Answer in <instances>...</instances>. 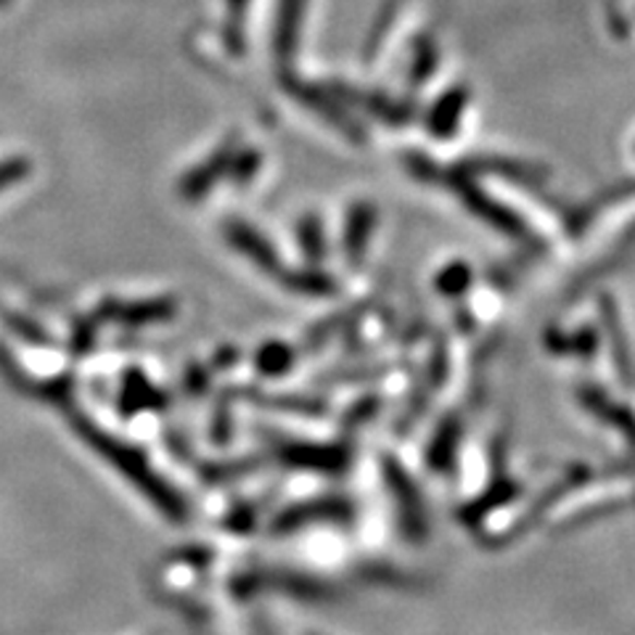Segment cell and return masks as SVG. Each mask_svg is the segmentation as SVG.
<instances>
[{
    "label": "cell",
    "mask_w": 635,
    "mask_h": 635,
    "mask_svg": "<svg viewBox=\"0 0 635 635\" xmlns=\"http://www.w3.org/2000/svg\"><path fill=\"white\" fill-rule=\"evenodd\" d=\"M33 172V162L27 157H9L0 162V191L16 186Z\"/></svg>",
    "instance_id": "obj_13"
},
{
    "label": "cell",
    "mask_w": 635,
    "mask_h": 635,
    "mask_svg": "<svg viewBox=\"0 0 635 635\" xmlns=\"http://www.w3.org/2000/svg\"><path fill=\"white\" fill-rule=\"evenodd\" d=\"M466 286H468V268H464L461 262L450 265V268H445L440 273V289H442V292L459 294V292H464Z\"/></svg>",
    "instance_id": "obj_14"
},
{
    "label": "cell",
    "mask_w": 635,
    "mask_h": 635,
    "mask_svg": "<svg viewBox=\"0 0 635 635\" xmlns=\"http://www.w3.org/2000/svg\"><path fill=\"white\" fill-rule=\"evenodd\" d=\"M225 3H228V14H231V20L228 22L242 24L246 9H249V0H225Z\"/></svg>",
    "instance_id": "obj_15"
},
{
    "label": "cell",
    "mask_w": 635,
    "mask_h": 635,
    "mask_svg": "<svg viewBox=\"0 0 635 635\" xmlns=\"http://www.w3.org/2000/svg\"><path fill=\"white\" fill-rule=\"evenodd\" d=\"M223 236L225 242L233 246L236 252H242L249 262H255L257 268L265 270V273H279L281 270V257L279 249L257 231L255 225L244 223V220H228L223 225Z\"/></svg>",
    "instance_id": "obj_3"
},
{
    "label": "cell",
    "mask_w": 635,
    "mask_h": 635,
    "mask_svg": "<svg viewBox=\"0 0 635 635\" xmlns=\"http://www.w3.org/2000/svg\"><path fill=\"white\" fill-rule=\"evenodd\" d=\"M281 281L286 289L307 294V297H331L337 292V281L318 268L289 270V273L281 276Z\"/></svg>",
    "instance_id": "obj_8"
},
{
    "label": "cell",
    "mask_w": 635,
    "mask_h": 635,
    "mask_svg": "<svg viewBox=\"0 0 635 635\" xmlns=\"http://www.w3.org/2000/svg\"><path fill=\"white\" fill-rule=\"evenodd\" d=\"M305 11L307 0H279V14H276L273 27V53L281 64H289L297 53Z\"/></svg>",
    "instance_id": "obj_5"
},
{
    "label": "cell",
    "mask_w": 635,
    "mask_h": 635,
    "mask_svg": "<svg viewBox=\"0 0 635 635\" xmlns=\"http://www.w3.org/2000/svg\"><path fill=\"white\" fill-rule=\"evenodd\" d=\"M239 149L236 138H228L225 144H220L218 149L209 154L207 159H202L196 168H191L186 175L178 183V194H181L183 202H202L205 196L212 194V188L218 186L223 178H228V170H231V159Z\"/></svg>",
    "instance_id": "obj_2"
},
{
    "label": "cell",
    "mask_w": 635,
    "mask_h": 635,
    "mask_svg": "<svg viewBox=\"0 0 635 635\" xmlns=\"http://www.w3.org/2000/svg\"><path fill=\"white\" fill-rule=\"evenodd\" d=\"M257 366L265 374H283L292 366V350L281 342H270L257 353Z\"/></svg>",
    "instance_id": "obj_12"
},
{
    "label": "cell",
    "mask_w": 635,
    "mask_h": 635,
    "mask_svg": "<svg viewBox=\"0 0 635 635\" xmlns=\"http://www.w3.org/2000/svg\"><path fill=\"white\" fill-rule=\"evenodd\" d=\"M262 168V154L257 149H236L231 159V170H228V178H231L236 186H246L257 178V172Z\"/></svg>",
    "instance_id": "obj_11"
},
{
    "label": "cell",
    "mask_w": 635,
    "mask_h": 635,
    "mask_svg": "<svg viewBox=\"0 0 635 635\" xmlns=\"http://www.w3.org/2000/svg\"><path fill=\"white\" fill-rule=\"evenodd\" d=\"M281 83H283V88H286L289 96H294L300 103H305L310 112L323 117V120L329 122L331 127H337L339 133L347 135L350 141L366 138V133L361 131V125H357L355 117L347 112V103H344L342 98H339L331 88H318V85L305 83V80L292 77V75H283Z\"/></svg>",
    "instance_id": "obj_1"
},
{
    "label": "cell",
    "mask_w": 635,
    "mask_h": 635,
    "mask_svg": "<svg viewBox=\"0 0 635 635\" xmlns=\"http://www.w3.org/2000/svg\"><path fill=\"white\" fill-rule=\"evenodd\" d=\"M297 242H300L302 255H305V260L310 265H318L326 260V249H329V246H326L323 220H320L316 212H307L300 218Z\"/></svg>",
    "instance_id": "obj_9"
},
{
    "label": "cell",
    "mask_w": 635,
    "mask_h": 635,
    "mask_svg": "<svg viewBox=\"0 0 635 635\" xmlns=\"http://www.w3.org/2000/svg\"><path fill=\"white\" fill-rule=\"evenodd\" d=\"M437 70V46L431 38H418L416 40V51H413V61H411V72H408V80L411 85L416 88V85L427 83L431 77V72Z\"/></svg>",
    "instance_id": "obj_10"
},
{
    "label": "cell",
    "mask_w": 635,
    "mask_h": 635,
    "mask_svg": "<svg viewBox=\"0 0 635 635\" xmlns=\"http://www.w3.org/2000/svg\"><path fill=\"white\" fill-rule=\"evenodd\" d=\"M466 101H468V94L464 88H453V90H448L445 96L437 98V103L431 107V112L427 117L429 133L435 135V138H450V135L455 133V127H459V120H461V114H464Z\"/></svg>",
    "instance_id": "obj_7"
},
{
    "label": "cell",
    "mask_w": 635,
    "mask_h": 635,
    "mask_svg": "<svg viewBox=\"0 0 635 635\" xmlns=\"http://www.w3.org/2000/svg\"><path fill=\"white\" fill-rule=\"evenodd\" d=\"M11 5V0H0V9H9Z\"/></svg>",
    "instance_id": "obj_16"
},
{
    "label": "cell",
    "mask_w": 635,
    "mask_h": 635,
    "mask_svg": "<svg viewBox=\"0 0 635 635\" xmlns=\"http://www.w3.org/2000/svg\"><path fill=\"white\" fill-rule=\"evenodd\" d=\"M374 228H376V207L371 205V202H355V205L350 207L347 220H344V239H342L344 257H347V262L353 265V268L363 265L368 244H371Z\"/></svg>",
    "instance_id": "obj_4"
},
{
    "label": "cell",
    "mask_w": 635,
    "mask_h": 635,
    "mask_svg": "<svg viewBox=\"0 0 635 635\" xmlns=\"http://www.w3.org/2000/svg\"><path fill=\"white\" fill-rule=\"evenodd\" d=\"M175 300H144V302H103L101 316L117 323L127 326H146V323H162L175 316Z\"/></svg>",
    "instance_id": "obj_6"
}]
</instances>
